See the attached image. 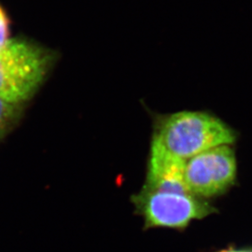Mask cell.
Returning a JSON list of instances; mask_svg holds the SVG:
<instances>
[{"label":"cell","instance_id":"6da1fadb","mask_svg":"<svg viewBox=\"0 0 252 252\" xmlns=\"http://www.w3.org/2000/svg\"><path fill=\"white\" fill-rule=\"evenodd\" d=\"M235 138L234 130L219 118L201 111H180L160 122L151 149L187 161L218 146H231Z\"/></svg>","mask_w":252,"mask_h":252},{"label":"cell","instance_id":"7a4b0ae2","mask_svg":"<svg viewBox=\"0 0 252 252\" xmlns=\"http://www.w3.org/2000/svg\"><path fill=\"white\" fill-rule=\"evenodd\" d=\"M54 54L27 39L9 38L0 47V97L15 104L30 99L45 80Z\"/></svg>","mask_w":252,"mask_h":252},{"label":"cell","instance_id":"3957f363","mask_svg":"<svg viewBox=\"0 0 252 252\" xmlns=\"http://www.w3.org/2000/svg\"><path fill=\"white\" fill-rule=\"evenodd\" d=\"M139 215L144 219L145 229H184L193 220L216 213L208 202L188 191L145 189L132 196Z\"/></svg>","mask_w":252,"mask_h":252},{"label":"cell","instance_id":"277c9868","mask_svg":"<svg viewBox=\"0 0 252 252\" xmlns=\"http://www.w3.org/2000/svg\"><path fill=\"white\" fill-rule=\"evenodd\" d=\"M236 177L233 149L222 145L189 158L185 163L184 182L191 194L208 198L225 192Z\"/></svg>","mask_w":252,"mask_h":252},{"label":"cell","instance_id":"5b68a950","mask_svg":"<svg viewBox=\"0 0 252 252\" xmlns=\"http://www.w3.org/2000/svg\"><path fill=\"white\" fill-rule=\"evenodd\" d=\"M21 104L11 103L0 97V138L9 133L20 117Z\"/></svg>","mask_w":252,"mask_h":252},{"label":"cell","instance_id":"8992f818","mask_svg":"<svg viewBox=\"0 0 252 252\" xmlns=\"http://www.w3.org/2000/svg\"><path fill=\"white\" fill-rule=\"evenodd\" d=\"M9 39V23L4 9L0 7V47Z\"/></svg>","mask_w":252,"mask_h":252},{"label":"cell","instance_id":"52a82bcc","mask_svg":"<svg viewBox=\"0 0 252 252\" xmlns=\"http://www.w3.org/2000/svg\"><path fill=\"white\" fill-rule=\"evenodd\" d=\"M217 252H252L250 251H235V250H226V251H220Z\"/></svg>","mask_w":252,"mask_h":252}]
</instances>
